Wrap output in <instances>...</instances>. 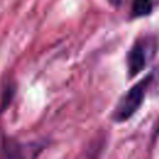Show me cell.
<instances>
[{
    "instance_id": "6da1fadb",
    "label": "cell",
    "mask_w": 159,
    "mask_h": 159,
    "mask_svg": "<svg viewBox=\"0 0 159 159\" xmlns=\"http://www.w3.org/2000/svg\"><path fill=\"white\" fill-rule=\"evenodd\" d=\"M152 81V75L147 76L144 80L138 82L135 86H133L119 101L118 106L116 107V111L113 113V118L117 122H123L127 120L129 117H132L137 109L142 106L145 91Z\"/></svg>"
},
{
    "instance_id": "7a4b0ae2",
    "label": "cell",
    "mask_w": 159,
    "mask_h": 159,
    "mask_svg": "<svg viewBox=\"0 0 159 159\" xmlns=\"http://www.w3.org/2000/svg\"><path fill=\"white\" fill-rule=\"evenodd\" d=\"M147 65V55H145V47L140 43L137 42L132 50L128 53V70H129V76H135L138 75Z\"/></svg>"
},
{
    "instance_id": "3957f363",
    "label": "cell",
    "mask_w": 159,
    "mask_h": 159,
    "mask_svg": "<svg viewBox=\"0 0 159 159\" xmlns=\"http://www.w3.org/2000/svg\"><path fill=\"white\" fill-rule=\"evenodd\" d=\"M152 1L150 0H134L133 2V14L135 16H145L152 11Z\"/></svg>"
},
{
    "instance_id": "277c9868",
    "label": "cell",
    "mask_w": 159,
    "mask_h": 159,
    "mask_svg": "<svg viewBox=\"0 0 159 159\" xmlns=\"http://www.w3.org/2000/svg\"><path fill=\"white\" fill-rule=\"evenodd\" d=\"M109 1H111V2H112L114 6H118V5L122 2V0H109Z\"/></svg>"
}]
</instances>
